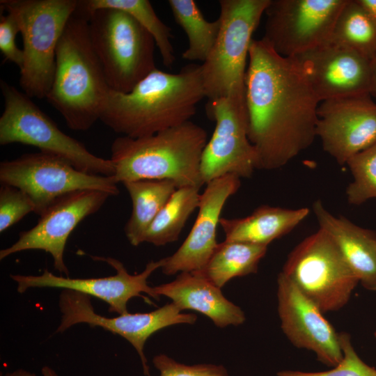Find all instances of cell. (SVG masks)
Masks as SVG:
<instances>
[{
  "mask_svg": "<svg viewBox=\"0 0 376 376\" xmlns=\"http://www.w3.org/2000/svg\"><path fill=\"white\" fill-rule=\"evenodd\" d=\"M248 58L245 100L256 169H279L313 143L320 102L296 58L253 39Z\"/></svg>",
  "mask_w": 376,
  "mask_h": 376,
  "instance_id": "cell-1",
  "label": "cell"
},
{
  "mask_svg": "<svg viewBox=\"0 0 376 376\" xmlns=\"http://www.w3.org/2000/svg\"><path fill=\"white\" fill-rule=\"evenodd\" d=\"M205 97L201 65L155 68L128 93L110 90L100 120L122 136H146L189 121Z\"/></svg>",
  "mask_w": 376,
  "mask_h": 376,
  "instance_id": "cell-2",
  "label": "cell"
},
{
  "mask_svg": "<svg viewBox=\"0 0 376 376\" xmlns=\"http://www.w3.org/2000/svg\"><path fill=\"white\" fill-rule=\"evenodd\" d=\"M88 19L77 3L59 40L54 79L46 96L75 131H86L100 120L110 91L91 43Z\"/></svg>",
  "mask_w": 376,
  "mask_h": 376,
  "instance_id": "cell-3",
  "label": "cell"
},
{
  "mask_svg": "<svg viewBox=\"0 0 376 376\" xmlns=\"http://www.w3.org/2000/svg\"><path fill=\"white\" fill-rule=\"evenodd\" d=\"M207 134L189 120L152 135L116 138L111 147L116 183L167 180L178 188L201 187V162Z\"/></svg>",
  "mask_w": 376,
  "mask_h": 376,
  "instance_id": "cell-4",
  "label": "cell"
},
{
  "mask_svg": "<svg viewBox=\"0 0 376 376\" xmlns=\"http://www.w3.org/2000/svg\"><path fill=\"white\" fill-rule=\"evenodd\" d=\"M78 0H1L17 17L23 40L19 85L31 98H46L52 86L59 40Z\"/></svg>",
  "mask_w": 376,
  "mask_h": 376,
  "instance_id": "cell-5",
  "label": "cell"
},
{
  "mask_svg": "<svg viewBox=\"0 0 376 376\" xmlns=\"http://www.w3.org/2000/svg\"><path fill=\"white\" fill-rule=\"evenodd\" d=\"M88 14L91 43L110 90L130 92L157 68L152 36L120 10L100 8Z\"/></svg>",
  "mask_w": 376,
  "mask_h": 376,
  "instance_id": "cell-6",
  "label": "cell"
},
{
  "mask_svg": "<svg viewBox=\"0 0 376 376\" xmlns=\"http://www.w3.org/2000/svg\"><path fill=\"white\" fill-rule=\"evenodd\" d=\"M270 0H221L220 29L206 61L201 64L208 101L245 95L246 59L252 36Z\"/></svg>",
  "mask_w": 376,
  "mask_h": 376,
  "instance_id": "cell-7",
  "label": "cell"
},
{
  "mask_svg": "<svg viewBox=\"0 0 376 376\" xmlns=\"http://www.w3.org/2000/svg\"><path fill=\"white\" fill-rule=\"evenodd\" d=\"M4 110L0 118V144L33 146L69 162L77 170L94 175L113 176L111 159L97 157L80 141L63 132L24 92L1 80Z\"/></svg>",
  "mask_w": 376,
  "mask_h": 376,
  "instance_id": "cell-8",
  "label": "cell"
},
{
  "mask_svg": "<svg viewBox=\"0 0 376 376\" xmlns=\"http://www.w3.org/2000/svg\"><path fill=\"white\" fill-rule=\"evenodd\" d=\"M281 272L323 313L345 306L359 283L334 240L320 228L295 246Z\"/></svg>",
  "mask_w": 376,
  "mask_h": 376,
  "instance_id": "cell-9",
  "label": "cell"
},
{
  "mask_svg": "<svg viewBox=\"0 0 376 376\" xmlns=\"http://www.w3.org/2000/svg\"><path fill=\"white\" fill-rule=\"evenodd\" d=\"M0 181L26 193L39 216L58 198L72 191L96 189L111 196L120 192L113 176L81 172L61 157L42 151L1 162Z\"/></svg>",
  "mask_w": 376,
  "mask_h": 376,
  "instance_id": "cell-10",
  "label": "cell"
},
{
  "mask_svg": "<svg viewBox=\"0 0 376 376\" xmlns=\"http://www.w3.org/2000/svg\"><path fill=\"white\" fill-rule=\"evenodd\" d=\"M206 111L215 127L202 155L203 185L228 174L250 178L257 169V158L249 139L245 95L233 94L207 101Z\"/></svg>",
  "mask_w": 376,
  "mask_h": 376,
  "instance_id": "cell-11",
  "label": "cell"
},
{
  "mask_svg": "<svg viewBox=\"0 0 376 376\" xmlns=\"http://www.w3.org/2000/svg\"><path fill=\"white\" fill-rule=\"evenodd\" d=\"M347 0H270L262 38L277 54L296 57L329 41Z\"/></svg>",
  "mask_w": 376,
  "mask_h": 376,
  "instance_id": "cell-12",
  "label": "cell"
},
{
  "mask_svg": "<svg viewBox=\"0 0 376 376\" xmlns=\"http://www.w3.org/2000/svg\"><path fill=\"white\" fill-rule=\"evenodd\" d=\"M61 313V323L56 333L66 331L73 325L85 323L91 327H100L126 339L137 352L145 376H151L144 346L151 335L167 327L193 324L197 320L194 313H183L173 302L148 313H127L116 317H106L97 313L90 296L71 290H63L58 300Z\"/></svg>",
  "mask_w": 376,
  "mask_h": 376,
  "instance_id": "cell-13",
  "label": "cell"
},
{
  "mask_svg": "<svg viewBox=\"0 0 376 376\" xmlns=\"http://www.w3.org/2000/svg\"><path fill=\"white\" fill-rule=\"evenodd\" d=\"M109 196L103 191L81 189L58 198L40 216L36 226L21 232L15 243L0 251V260L23 251L42 250L52 256L54 268L69 277L63 258L68 238L77 226L97 212Z\"/></svg>",
  "mask_w": 376,
  "mask_h": 376,
  "instance_id": "cell-14",
  "label": "cell"
},
{
  "mask_svg": "<svg viewBox=\"0 0 376 376\" xmlns=\"http://www.w3.org/2000/svg\"><path fill=\"white\" fill-rule=\"evenodd\" d=\"M91 258L106 262L116 270V274L101 278L72 279L56 276L46 269L41 275L10 274V278L17 283V290L19 293L33 288L71 290L105 301L109 305V311L118 315L128 313L127 303L132 298L141 297L148 299L141 293L156 300L153 287L148 285V279L155 271L162 267L163 258L150 261L139 274H130L123 264L116 258Z\"/></svg>",
  "mask_w": 376,
  "mask_h": 376,
  "instance_id": "cell-15",
  "label": "cell"
},
{
  "mask_svg": "<svg viewBox=\"0 0 376 376\" xmlns=\"http://www.w3.org/2000/svg\"><path fill=\"white\" fill-rule=\"evenodd\" d=\"M370 97L328 100L318 106L316 136L340 165L376 143V103Z\"/></svg>",
  "mask_w": 376,
  "mask_h": 376,
  "instance_id": "cell-16",
  "label": "cell"
},
{
  "mask_svg": "<svg viewBox=\"0 0 376 376\" xmlns=\"http://www.w3.org/2000/svg\"><path fill=\"white\" fill-rule=\"evenodd\" d=\"M277 303L281 329L295 347L313 352L319 361L329 366L341 361L339 334L321 310L281 272L277 277Z\"/></svg>",
  "mask_w": 376,
  "mask_h": 376,
  "instance_id": "cell-17",
  "label": "cell"
},
{
  "mask_svg": "<svg viewBox=\"0 0 376 376\" xmlns=\"http://www.w3.org/2000/svg\"><path fill=\"white\" fill-rule=\"evenodd\" d=\"M294 58L320 102L370 94V61L353 49L329 40Z\"/></svg>",
  "mask_w": 376,
  "mask_h": 376,
  "instance_id": "cell-18",
  "label": "cell"
},
{
  "mask_svg": "<svg viewBox=\"0 0 376 376\" xmlns=\"http://www.w3.org/2000/svg\"><path fill=\"white\" fill-rule=\"evenodd\" d=\"M201 194L195 222L185 241L171 256L164 258L163 274L171 276L180 272L201 269L213 253L217 242V228L228 199L240 187V178L228 174L205 185Z\"/></svg>",
  "mask_w": 376,
  "mask_h": 376,
  "instance_id": "cell-19",
  "label": "cell"
},
{
  "mask_svg": "<svg viewBox=\"0 0 376 376\" xmlns=\"http://www.w3.org/2000/svg\"><path fill=\"white\" fill-rule=\"evenodd\" d=\"M153 292L157 301L165 296L182 311L201 313L219 328L238 326L246 320L242 308L226 298L221 288L194 272H180L173 281L154 286Z\"/></svg>",
  "mask_w": 376,
  "mask_h": 376,
  "instance_id": "cell-20",
  "label": "cell"
},
{
  "mask_svg": "<svg viewBox=\"0 0 376 376\" xmlns=\"http://www.w3.org/2000/svg\"><path fill=\"white\" fill-rule=\"evenodd\" d=\"M313 210L320 228L334 240L348 266L366 289L376 292V234L343 217L331 214L318 200Z\"/></svg>",
  "mask_w": 376,
  "mask_h": 376,
  "instance_id": "cell-21",
  "label": "cell"
},
{
  "mask_svg": "<svg viewBox=\"0 0 376 376\" xmlns=\"http://www.w3.org/2000/svg\"><path fill=\"white\" fill-rule=\"evenodd\" d=\"M308 214V207L288 209L265 205L242 218H221L219 225L226 241L268 246L290 233Z\"/></svg>",
  "mask_w": 376,
  "mask_h": 376,
  "instance_id": "cell-22",
  "label": "cell"
},
{
  "mask_svg": "<svg viewBox=\"0 0 376 376\" xmlns=\"http://www.w3.org/2000/svg\"><path fill=\"white\" fill-rule=\"evenodd\" d=\"M123 184L132 201L124 232L129 242L137 246L144 242L148 229L178 187L167 180H139Z\"/></svg>",
  "mask_w": 376,
  "mask_h": 376,
  "instance_id": "cell-23",
  "label": "cell"
},
{
  "mask_svg": "<svg viewBox=\"0 0 376 376\" xmlns=\"http://www.w3.org/2000/svg\"><path fill=\"white\" fill-rule=\"evenodd\" d=\"M267 246L224 240L196 274L221 289L230 280L256 273Z\"/></svg>",
  "mask_w": 376,
  "mask_h": 376,
  "instance_id": "cell-24",
  "label": "cell"
},
{
  "mask_svg": "<svg viewBox=\"0 0 376 376\" xmlns=\"http://www.w3.org/2000/svg\"><path fill=\"white\" fill-rule=\"evenodd\" d=\"M175 22L183 29L188 47L182 57L189 61L204 63L217 38L220 20L207 21L194 0H169Z\"/></svg>",
  "mask_w": 376,
  "mask_h": 376,
  "instance_id": "cell-25",
  "label": "cell"
},
{
  "mask_svg": "<svg viewBox=\"0 0 376 376\" xmlns=\"http://www.w3.org/2000/svg\"><path fill=\"white\" fill-rule=\"evenodd\" d=\"M201 187L177 188L148 229L144 242L164 246L177 241L191 214L199 206Z\"/></svg>",
  "mask_w": 376,
  "mask_h": 376,
  "instance_id": "cell-26",
  "label": "cell"
},
{
  "mask_svg": "<svg viewBox=\"0 0 376 376\" xmlns=\"http://www.w3.org/2000/svg\"><path fill=\"white\" fill-rule=\"evenodd\" d=\"M79 6L86 13L100 8H116L127 13L153 38L162 56L163 64L171 68L175 52L171 29L157 16L148 0H78Z\"/></svg>",
  "mask_w": 376,
  "mask_h": 376,
  "instance_id": "cell-27",
  "label": "cell"
},
{
  "mask_svg": "<svg viewBox=\"0 0 376 376\" xmlns=\"http://www.w3.org/2000/svg\"><path fill=\"white\" fill-rule=\"evenodd\" d=\"M330 40L370 61L376 52V24L356 0H347L336 19Z\"/></svg>",
  "mask_w": 376,
  "mask_h": 376,
  "instance_id": "cell-28",
  "label": "cell"
},
{
  "mask_svg": "<svg viewBox=\"0 0 376 376\" xmlns=\"http://www.w3.org/2000/svg\"><path fill=\"white\" fill-rule=\"evenodd\" d=\"M346 164L354 178L346 189L348 203L359 205L376 198V143L353 155Z\"/></svg>",
  "mask_w": 376,
  "mask_h": 376,
  "instance_id": "cell-29",
  "label": "cell"
},
{
  "mask_svg": "<svg viewBox=\"0 0 376 376\" xmlns=\"http://www.w3.org/2000/svg\"><path fill=\"white\" fill-rule=\"evenodd\" d=\"M339 338L343 357L332 369L321 372L285 370L279 371L277 376H376V369L366 363L356 352L350 334L340 333Z\"/></svg>",
  "mask_w": 376,
  "mask_h": 376,
  "instance_id": "cell-30",
  "label": "cell"
},
{
  "mask_svg": "<svg viewBox=\"0 0 376 376\" xmlns=\"http://www.w3.org/2000/svg\"><path fill=\"white\" fill-rule=\"evenodd\" d=\"M31 212L35 205L21 189L6 184L0 187V232L3 233Z\"/></svg>",
  "mask_w": 376,
  "mask_h": 376,
  "instance_id": "cell-31",
  "label": "cell"
},
{
  "mask_svg": "<svg viewBox=\"0 0 376 376\" xmlns=\"http://www.w3.org/2000/svg\"><path fill=\"white\" fill-rule=\"evenodd\" d=\"M152 363L159 372V376H229L227 369L222 365H186L164 354L155 355Z\"/></svg>",
  "mask_w": 376,
  "mask_h": 376,
  "instance_id": "cell-32",
  "label": "cell"
},
{
  "mask_svg": "<svg viewBox=\"0 0 376 376\" xmlns=\"http://www.w3.org/2000/svg\"><path fill=\"white\" fill-rule=\"evenodd\" d=\"M4 12L6 15L1 13L0 15V50L6 60L14 63L20 70L23 65L24 54L15 40L17 34L20 33L19 24L13 12Z\"/></svg>",
  "mask_w": 376,
  "mask_h": 376,
  "instance_id": "cell-33",
  "label": "cell"
},
{
  "mask_svg": "<svg viewBox=\"0 0 376 376\" xmlns=\"http://www.w3.org/2000/svg\"><path fill=\"white\" fill-rule=\"evenodd\" d=\"M376 24V0H356Z\"/></svg>",
  "mask_w": 376,
  "mask_h": 376,
  "instance_id": "cell-34",
  "label": "cell"
},
{
  "mask_svg": "<svg viewBox=\"0 0 376 376\" xmlns=\"http://www.w3.org/2000/svg\"><path fill=\"white\" fill-rule=\"evenodd\" d=\"M370 94L376 98V52L370 60Z\"/></svg>",
  "mask_w": 376,
  "mask_h": 376,
  "instance_id": "cell-35",
  "label": "cell"
},
{
  "mask_svg": "<svg viewBox=\"0 0 376 376\" xmlns=\"http://www.w3.org/2000/svg\"><path fill=\"white\" fill-rule=\"evenodd\" d=\"M3 376H36L35 373L24 369H17L15 371L6 373Z\"/></svg>",
  "mask_w": 376,
  "mask_h": 376,
  "instance_id": "cell-36",
  "label": "cell"
},
{
  "mask_svg": "<svg viewBox=\"0 0 376 376\" xmlns=\"http://www.w3.org/2000/svg\"><path fill=\"white\" fill-rule=\"evenodd\" d=\"M42 376H58L54 370L49 366H44L41 370Z\"/></svg>",
  "mask_w": 376,
  "mask_h": 376,
  "instance_id": "cell-37",
  "label": "cell"
},
{
  "mask_svg": "<svg viewBox=\"0 0 376 376\" xmlns=\"http://www.w3.org/2000/svg\"><path fill=\"white\" fill-rule=\"evenodd\" d=\"M374 251H375V256H376V240L374 242Z\"/></svg>",
  "mask_w": 376,
  "mask_h": 376,
  "instance_id": "cell-38",
  "label": "cell"
},
{
  "mask_svg": "<svg viewBox=\"0 0 376 376\" xmlns=\"http://www.w3.org/2000/svg\"><path fill=\"white\" fill-rule=\"evenodd\" d=\"M375 338H376V331L375 332Z\"/></svg>",
  "mask_w": 376,
  "mask_h": 376,
  "instance_id": "cell-39",
  "label": "cell"
}]
</instances>
